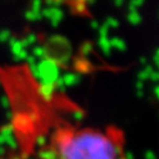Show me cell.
<instances>
[{
    "label": "cell",
    "instance_id": "cell-1",
    "mask_svg": "<svg viewBox=\"0 0 159 159\" xmlns=\"http://www.w3.org/2000/svg\"><path fill=\"white\" fill-rule=\"evenodd\" d=\"M13 113L17 159H129L124 132L113 125L81 126L59 114L56 94L26 67L2 79Z\"/></svg>",
    "mask_w": 159,
    "mask_h": 159
},
{
    "label": "cell",
    "instance_id": "cell-4",
    "mask_svg": "<svg viewBox=\"0 0 159 159\" xmlns=\"http://www.w3.org/2000/svg\"><path fill=\"white\" fill-rule=\"evenodd\" d=\"M113 45L120 50V51H124L126 48V44L124 43V40L123 39H119V38H114L113 39Z\"/></svg>",
    "mask_w": 159,
    "mask_h": 159
},
{
    "label": "cell",
    "instance_id": "cell-5",
    "mask_svg": "<svg viewBox=\"0 0 159 159\" xmlns=\"http://www.w3.org/2000/svg\"><path fill=\"white\" fill-rule=\"evenodd\" d=\"M153 60H154V63L157 64L159 66V48L157 50V51L154 52V56H153Z\"/></svg>",
    "mask_w": 159,
    "mask_h": 159
},
{
    "label": "cell",
    "instance_id": "cell-2",
    "mask_svg": "<svg viewBox=\"0 0 159 159\" xmlns=\"http://www.w3.org/2000/svg\"><path fill=\"white\" fill-rule=\"evenodd\" d=\"M127 20L132 25H138L142 21V16L137 10H129V12H127Z\"/></svg>",
    "mask_w": 159,
    "mask_h": 159
},
{
    "label": "cell",
    "instance_id": "cell-3",
    "mask_svg": "<svg viewBox=\"0 0 159 159\" xmlns=\"http://www.w3.org/2000/svg\"><path fill=\"white\" fill-rule=\"evenodd\" d=\"M144 2H145V0H130L129 10H137V8L140 7Z\"/></svg>",
    "mask_w": 159,
    "mask_h": 159
},
{
    "label": "cell",
    "instance_id": "cell-6",
    "mask_svg": "<svg viewBox=\"0 0 159 159\" xmlns=\"http://www.w3.org/2000/svg\"><path fill=\"white\" fill-rule=\"evenodd\" d=\"M123 1H124V0H116V2H118V5H121Z\"/></svg>",
    "mask_w": 159,
    "mask_h": 159
},
{
    "label": "cell",
    "instance_id": "cell-7",
    "mask_svg": "<svg viewBox=\"0 0 159 159\" xmlns=\"http://www.w3.org/2000/svg\"><path fill=\"white\" fill-rule=\"evenodd\" d=\"M10 159H17V158H14V157H11V158H10Z\"/></svg>",
    "mask_w": 159,
    "mask_h": 159
}]
</instances>
